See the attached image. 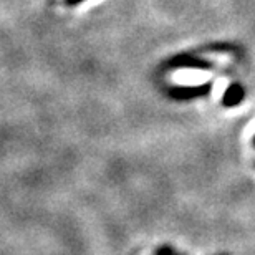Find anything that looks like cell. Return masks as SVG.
I'll use <instances>...</instances> for the list:
<instances>
[{
	"label": "cell",
	"mask_w": 255,
	"mask_h": 255,
	"mask_svg": "<svg viewBox=\"0 0 255 255\" xmlns=\"http://www.w3.org/2000/svg\"><path fill=\"white\" fill-rule=\"evenodd\" d=\"M244 98H246V91H244L242 86L239 83H232L222 96V105L226 108H234V106L241 105Z\"/></svg>",
	"instance_id": "obj_3"
},
{
	"label": "cell",
	"mask_w": 255,
	"mask_h": 255,
	"mask_svg": "<svg viewBox=\"0 0 255 255\" xmlns=\"http://www.w3.org/2000/svg\"><path fill=\"white\" fill-rule=\"evenodd\" d=\"M156 255H174V252H172L171 247H161L159 251L156 252Z\"/></svg>",
	"instance_id": "obj_4"
},
{
	"label": "cell",
	"mask_w": 255,
	"mask_h": 255,
	"mask_svg": "<svg viewBox=\"0 0 255 255\" xmlns=\"http://www.w3.org/2000/svg\"><path fill=\"white\" fill-rule=\"evenodd\" d=\"M171 66L172 68H192V70H211L212 65L204 62V60H199L196 57H191V55H179V57L171 60Z\"/></svg>",
	"instance_id": "obj_2"
},
{
	"label": "cell",
	"mask_w": 255,
	"mask_h": 255,
	"mask_svg": "<svg viewBox=\"0 0 255 255\" xmlns=\"http://www.w3.org/2000/svg\"><path fill=\"white\" fill-rule=\"evenodd\" d=\"M254 144H255V137H254Z\"/></svg>",
	"instance_id": "obj_6"
},
{
	"label": "cell",
	"mask_w": 255,
	"mask_h": 255,
	"mask_svg": "<svg viewBox=\"0 0 255 255\" xmlns=\"http://www.w3.org/2000/svg\"><path fill=\"white\" fill-rule=\"evenodd\" d=\"M211 90H212L211 83L199 85V86H174V88L169 90V96L177 101H187V100L206 96L211 93Z\"/></svg>",
	"instance_id": "obj_1"
},
{
	"label": "cell",
	"mask_w": 255,
	"mask_h": 255,
	"mask_svg": "<svg viewBox=\"0 0 255 255\" xmlns=\"http://www.w3.org/2000/svg\"><path fill=\"white\" fill-rule=\"evenodd\" d=\"M81 2H85V0H65V3L68 5V7H75V5H78Z\"/></svg>",
	"instance_id": "obj_5"
}]
</instances>
